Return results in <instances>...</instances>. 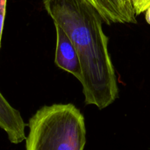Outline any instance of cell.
<instances>
[{"instance_id":"6da1fadb","label":"cell","mask_w":150,"mask_h":150,"mask_svg":"<svg viewBox=\"0 0 150 150\" xmlns=\"http://www.w3.org/2000/svg\"><path fill=\"white\" fill-rule=\"evenodd\" d=\"M54 25L73 42L80 59L86 105L103 110L119 97L117 76L108 51L100 13L88 0H42Z\"/></svg>"},{"instance_id":"ba28073f","label":"cell","mask_w":150,"mask_h":150,"mask_svg":"<svg viewBox=\"0 0 150 150\" xmlns=\"http://www.w3.org/2000/svg\"><path fill=\"white\" fill-rule=\"evenodd\" d=\"M146 22L150 24V7L146 10V16H145Z\"/></svg>"},{"instance_id":"3957f363","label":"cell","mask_w":150,"mask_h":150,"mask_svg":"<svg viewBox=\"0 0 150 150\" xmlns=\"http://www.w3.org/2000/svg\"><path fill=\"white\" fill-rule=\"evenodd\" d=\"M55 27L57 32L55 64L60 69L70 73L81 82L83 75L77 51L65 32L58 25H55Z\"/></svg>"},{"instance_id":"9c48e42d","label":"cell","mask_w":150,"mask_h":150,"mask_svg":"<svg viewBox=\"0 0 150 150\" xmlns=\"http://www.w3.org/2000/svg\"><path fill=\"white\" fill-rule=\"evenodd\" d=\"M126 1H127V2H129V3H130V4H133V0H126Z\"/></svg>"},{"instance_id":"8992f818","label":"cell","mask_w":150,"mask_h":150,"mask_svg":"<svg viewBox=\"0 0 150 150\" xmlns=\"http://www.w3.org/2000/svg\"><path fill=\"white\" fill-rule=\"evenodd\" d=\"M133 4L136 16H139L150 7V0H133Z\"/></svg>"},{"instance_id":"52a82bcc","label":"cell","mask_w":150,"mask_h":150,"mask_svg":"<svg viewBox=\"0 0 150 150\" xmlns=\"http://www.w3.org/2000/svg\"><path fill=\"white\" fill-rule=\"evenodd\" d=\"M6 7H7V0H0V49H1V38H2L4 19L6 16Z\"/></svg>"},{"instance_id":"277c9868","label":"cell","mask_w":150,"mask_h":150,"mask_svg":"<svg viewBox=\"0 0 150 150\" xmlns=\"http://www.w3.org/2000/svg\"><path fill=\"white\" fill-rule=\"evenodd\" d=\"M99 11L105 23H136L134 7L126 0H88Z\"/></svg>"},{"instance_id":"7a4b0ae2","label":"cell","mask_w":150,"mask_h":150,"mask_svg":"<svg viewBox=\"0 0 150 150\" xmlns=\"http://www.w3.org/2000/svg\"><path fill=\"white\" fill-rule=\"evenodd\" d=\"M26 150H83L85 120L71 103L44 105L29 121Z\"/></svg>"},{"instance_id":"5b68a950","label":"cell","mask_w":150,"mask_h":150,"mask_svg":"<svg viewBox=\"0 0 150 150\" xmlns=\"http://www.w3.org/2000/svg\"><path fill=\"white\" fill-rule=\"evenodd\" d=\"M26 126L20 112L0 92V127L7 133L9 141L18 144L26 140Z\"/></svg>"}]
</instances>
